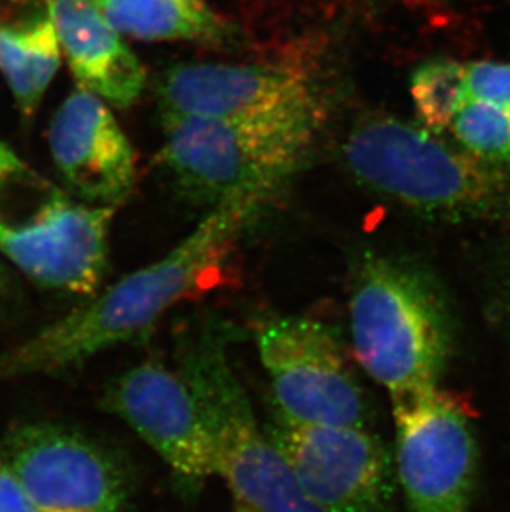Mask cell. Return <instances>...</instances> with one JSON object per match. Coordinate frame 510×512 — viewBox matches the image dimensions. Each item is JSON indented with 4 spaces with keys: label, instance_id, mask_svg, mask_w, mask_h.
I'll return each mask as SVG.
<instances>
[{
    "label": "cell",
    "instance_id": "cell-8",
    "mask_svg": "<svg viewBox=\"0 0 510 512\" xmlns=\"http://www.w3.org/2000/svg\"><path fill=\"white\" fill-rule=\"evenodd\" d=\"M391 403L396 481L408 511L469 512L479 450L466 400L438 387Z\"/></svg>",
    "mask_w": 510,
    "mask_h": 512
},
{
    "label": "cell",
    "instance_id": "cell-4",
    "mask_svg": "<svg viewBox=\"0 0 510 512\" xmlns=\"http://www.w3.org/2000/svg\"><path fill=\"white\" fill-rule=\"evenodd\" d=\"M236 329L204 315L179 340L178 372L188 382L211 435L216 474L236 504L252 512H325L300 488L289 463L259 425L229 360Z\"/></svg>",
    "mask_w": 510,
    "mask_h": 512
},
{
    "label": "cell",
    "instance_id": "cell-13",
    "mask_svg": "<svg viewBox=\"0 0 510 512\" xmlns=\"http://www.w3.org/2000/svg\"><path fill=\"white\" fill-rule=\"evenodd\" d=\"M49 148L63 188L95 206H118L136 184V156L111 107L78 87L70 93L49 128Z\"/></svg>",
    "mask_w": 510,
    "mask_h": 512
},
{
    "label": "cell",
    "instance_id": "cell-20",
    "mask_svg": "<svg viewBox=\"0 0 510 512\" xmlns=\"http://www.w3.org/2000/svg\"><path fill=\"white\" fill-rule=\"evenodd\" d=\"M0 512H39L30 501L19 479L0 459Z\"/></svg>",
    "mask_w": 510,
    "mask_h": 512
},
{
    "label": "cell",
    "instance_id": "cell-10",
    "mask_svg": "<svg viewBox=\"0 0 510 512\" xmlns=\"http://www.w3.org/2000/svg\"><path fill=\"white\" fill-rule=\"evenodd\" d=\"M265 430L323 511L390 512L395 459L368 426L304 425L275 416Z\"/></svg>",
    "mask_w": 510,
    "mask_h": 512
},
{
    "label": "cell",
    "instance_id": "cell-17",
    "mask_svg": "<svg viewBox=\"0 0 510 512\" xmlns=\"http://www.w3.org/2000/svg\"><path fill=\"white\" fill-rule=\"evenodd\" d=\"M409 93L419 125L441 135L467 100V65L454 58H429L414 68Z\"/></svg>",
    "mask_w": 510,
    "mask_h": 512
},
{
    "label": "cell",
    "instance_id": "cell-24",
    "mask_svg": "<svg viewBox=\"0 0 510 512\" xmlns=\"http://www.w3.org/2000/svg\"><path fill=\"white\" fill-rule=\"evenodd\" d=\"M234 512H252L251 509H247L246 506H241V504H236V511Z\"/></svg>",
    "mask_w": 510,
    "mask_h": 512
},
{
    "label": "cell",
    "instance_id": "cell-2",
    "mask_svg": "<svg viewBox=\"0 0 510 512\" xmlns=\"http://www.w3.org/2000/svg\"><path fill=\"white\" fill-rule=\"evenodd\" d=\"M350 337L355 362L391 400L428 392L453 360V307L421 262L366 252L353 269Z\"/></svg>",
    "mask_w": 510,
    "mask_h": 512
},
{
    "label": "cell",
    "instance_id": "cell-6",
    "mask_svg": "<svg viewBox=\"0 0 510 512\" xmlns=\"http://www.w3.org/2000/svg\"><path fill=\"white\" fill-rule=\"evenodd\" d=\"M115 213L75 198L0 140V256L35 284L97 294Z\"/></svg>",
    "mask_w": 510,
    "mask_h": 512
},
{
    "label": "cell",
    "instance_id": "cell-16",
    "mask_svg": "<svg viewBox=\"0 0 510 512\" xmlns=\"http://www.w3.org/2000/svg\"><path fill=\"white\" fill-rule=\"evenodd\" d=\"M62 57L49 15L19 27L0 25V73L22 115L29 118L37 112Z\"/></svg>",
    "mask_w": 510,
    "mask_h": 512
},
{
    "label": "cell",
    "instance_id": "cell-15",
    "mask_svg": "<svg viewBox=\"0 0 510 512\" xmlns=\"http://www.w3.org/2000/svg\"><path fill=\"white\" fill-rule=\"evenodd\" d=\"M123 37L143 42L224 44L231 25L207 0H92Z\"/></svg>",
    "mask_w": 510,
    "mask_h": 512
},
{
    "label": "cell",
    "instance_id": "cell-3",
    "mask_svg": "<svg viewBox=\"0 0 510 512\" xmlns=\"http://www.w3.org/2000/svg\"><path fill=\"white\" fill-rule=\"evenodd\" d=\"M343 160L360 186L421 218L510 221V170L477 160L419 123L363 118L343 143Z\"/></svg>",
    "mask_w": 510,
    "mask_h": 512
},
{
    "label": "cell",
    "instance_id": "cell-12",
    "mask_svg": "<svg viewBox=\"0 0 510 512\" xmlns=\"http://www.w3.org/2000/svg\"><path fill=\"white\" fill-rule=\"evenodd\" d=\"M102 405L158 453L184 493H198L216 474L211 435L181 373L146 360L108 385Z\"/></svg>",
    "mask_w": 510,
    "mask_h": 512
},
{
    "label": "cell",
    "instance_id": "cell-14",
    "mask_svg": "<svg viewBox=\"0 0 510 512\" xmlns=\"http://www.w3.org/2000/svg\"><path fill=\"white\" fill-rule=\"evenodd\" d=\"M78 87L110 107L128 108L145 90L146 72L123 35L92 0H44Z\"/></svg>",
    "mask_w": 510,
    "mask_h": 512
},
{
    "label": "cell",
    "instance_id": "cell-18",
    "mask_svg": "<svg viewBox=\"0 0 510 512\" xmlns=\"http://www.w3.org/2000/svg\"><path fill=\"white\" fill-rule=\"evenodd\" d=\"M449 130L456 145L469 155L510 170V113L506 110L467 98Z\"/></svg>",
    "mask_w": 510,
    "mask_h": 512
},
{
    "label": "cell",
    "instance_id": "cell-23",
    "mask_svg": "<svg viewBox=\"0 0 510 512\" xmlns=\"http://www.w3.org/2000/svg\"><path fill=\"white\" fill-rule=\"evenodd\" d=\"M7 285V276H5V267L0 264V292L5 289Z\"/></svg>",
    "mask_w": 510,
    "mask_h": 512
},
{
    "label": "cell",
    "instance_id": "cell-5",
    "mask_svg": "<svg viewBox=\"0 0 510 512\" xmlns=\"http://www.w3.org/2000/svg\"><path fill=\"white\" fill-rule=\"evenodd\" d=\"M322 112L224 120L163 116L159 161L189 203L211 206L237 199L267 203L308 156Z\"/></svg>",
    "mask_w": 510,
    "mask_h": 512
},
{
    "label": "cell",
    "instance_id": "cell-21",
    "mask_svg": "<svg viewBox=\"0 0 510 512\" xmlns=\"http://www.w3.org/2000/svg\"><path fill=\"white\" fill-rule=\"evenodd\" d=\"M504 285H506L507 304L510 309V241L507 244L506 264H504Z\"/></svg>",
    "mask_w": 510,
    "mask_h": 512
},
{
    "label": "cell",
    "instance_id": "cell-1",
    "mask_svg": "<svg viewBox=\"0 0 510 512\" xmlns=\"http://www.w3.org/2000/svg\"><path fill=\"white\" fill-rule=\"evenodd\" d=\"M264 204L237 199L211 209L163 259L98 290L85 304L0 355V380L80 367L108 348L148 334L174 305L226 287L237 239Z\"/></svg>",
    "mask_w": 510,
    "mask_h": 512
},
{
    "label": "cell",
    "instance_id": "cell-9",
    "mask_svg": "<svg viewBox=\"0 0 510 512\" xmlns=\"http://www.w3.org/2000/svg\"><path fill=\"white\" fill-rule=\"evenodd\" d=\"M0 459L39 512H130L125 463L82 431L47 421L19 425L5 436Z\"/></svg>",
    "mask_w": 510,
    "mask_h": 512
},
{
    "label": "cell",
    "instance_id": "cell-7",
    "mask_svg": "<svg viewBox=\"0 0 510 512\" xmlns=\"http://www.w3.org/2000/svg\"><path fill=\"white\" fill-rule=\"evenodd\" d=\"M255 343L279 418L368 426L365 390L332 325L305 315L270 317L257 325Z\"/></svg>",
    "mask_w": 510,
    "mask_h": 512
},
{
    "label": "cell",
    "instance_id": "cell-22",
    "mask_svg": "<svg viewBox=\"0 0 510 512\" xmlns=\"http://www.w3.org/2000/svg\"><path fill=\"white\" fill-rule=\"evenodd\" d=\"M408 2H413L414 5H423V7L443 4V0H408Z\"/></svg>",
    "mask_w": 510,
    "mask_h": 512
},
{
    "label": "cell",
    "instance_id": "cell-11",
    "mask_svg": "<svg viewBox=\"0 0 510 512\" xmlns=\"http://www.w3.org/2000/svg\"><path fill=\"white\" fill-rule=\"evenodd\" d=\"M163 116L265 120L322 112L317 78L307 63H179L158 88Z\"/></svg>",
    "mask_w": 510,
    "mask_h": 512
},
{
    "label": "cell",
    "instance_id": "cell-19",
    "mask_svg": "<svg viewBox=\"0 0 510 512\" xmlns=\"http://www.w3.org/2000/svg\"><path fill=\"white\" fill-rule=\"evenodd\" d=\"M467 98L510 113V62L482 60L467 65Z\"/></svg>",
    "mask_w": 510,
    "mask_h": 512
}]
</instances>
